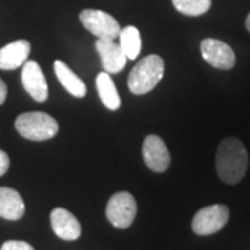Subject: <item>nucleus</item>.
Listing matches in <instances>:
<instances>
[{"label": "nucleus", "mask_w": 250, "mask_h": 250, "mask_svg": "<svg viewBox=\"0 0 250 250\" xmlns=\"http://www.w3.org/2000/svg\"><path fill=\"white\" fill-rule=\"evenodd\" d=\"M249 164V154L245 145L233 138L228 136L221 141L215 154V168L221 181L229 185L241 182Z\"/></svg>", "instance_id": "obj_1"}, {"label": "nucleus", "mask_w": 250, "mask_h": 250, "mask_svg": "<svg viewBox=\"0 0 250 250\" xmlns=\"http://www.w3.org/2000/svg\"><path fill=\"white\" fill-rule=\"evenodd\" d=\"M164 77V60L150 54L139 60L128 77V88L134 95H145L153 90Z\"/></svg>", "instance_id": "obj_2"}, {"label": "nucleus", "mask_w": 250, "mask_h": 250, "mask_svg": "<svg viewBox=\"0 0 250 250\" xmlns=\"http://www.w3.org/2000/svg\"><path fill=\"white\" fill-rule=\"evenodd\" d=\"M16 129L29 141H47L59 132V123L43 111L22 113L16 120Z\"/></svg>", "instance_id": "obj_3"}, {"label": "nucleus", "mask_w": 250, "mask_h": 250, "mask_svg": "<svg viewBox=\"0 0 250 250\" xmlns=\"http://www.w3.org/2000/svg\"><path fill=\"white\" fill-rule=\"evenodd\" d=\"M138 211L135 197L129 192H117L108 200L106 207L107 220L116 228H129Z\"/></svg>", "instance_id": "obj_4"}, {"label": "nucleus", "mask_w": 250, "mask_h": 250, "mask_svg": "<svg viewBox=\"0 0 250 250\" xmlns=\"http://www.w3.org/2000/svg\"><path fill=\"white\" fill-rule=\"evenodd\" d=\"M229 220V208L224 205H213L199 210L192 220V229L196 235L207 236L221 231Z\"/></svg>", "instance_id": "obj_5"}, {"label": "nucleus", "mask_w": 250, "mask_h": 250, "mask_svg": "<svg viewBox=\"0 0 250 250\" xmlns=\"http://www.w3.org/2000/svg\"><path fill=\"white\" fill-rule=\"evenodd\" d=\"M80 21L90 34L98 36L99 39L114 41L121 32L120 24L116 18L102 10H82L80 14Z\"/></svg>", "instance_id": "obj_6"}, {"label": "nucleus", "mask_w": 250, "mask_h": 250, "mask_svg": "<svg viewBox=\"0 0 250 250\" xmlns=\"http://www.w3.org/2000/svg\"><path fill=\"white\" fill-rule=\"evenodd\" d=\"M200 53L206 62L218 70H231L236 64V56L232 47L218 39H203L200 43Z\"/></svg>", "instance_id": "obj_7"}, {"label": "nucleus", "mask_w": 250, "mask_h": 250, "mask_svg": "<svg viewBox=\"0 0 250 250\" xmlns=\"http://www.w3.org/2000/svg\"><path fill=\"white\" fill-rule=\"evenodd\" d=\"M142 156L147 168L154 172H164L170 167L171 156L166 142L157 135H149L142 145Z\"/></svg>", "instance_id": "obj_8"}, {"label": "nucleus", "mask_w": 250, "mask_h": 250, "mask_svg": "<svg viewBox=\"0 0 250 250\" xmlns=\"http://www.w3.org/2000/svg\"><path fill=\"white\" fill-rule=\"evenodd\" d=\"M21 81L22 86L27 90L28 95L31 98L42 103L45 102L49 96V88L46 77L41 65L34 60H27L22 65V72H21Z\"/></svg>", "instance_id": "obj_9"}, {"label": "nucleus", "mask_w": 250, "mask_h": 250, "mask_svg": "<svg viewBox=\"0 0 250 250\" xmlns=\"http://www.w3.org/2000/svg\"><path fill=\"white\" fill-rule=\"evenodd\" d=\"M95 47L98 50L103 70L108 74H118L124 70L128 57L123 52L121 46L111 39H98Z\"/></svg>", "instance_id": "obj_10"}, {"label": "nucleus", "mask_w": 250, "mask_h": 250, "mask_svg": "<svg viewBox=\"0 0 250 250\" xmlns=\"http://www.w3.org/2000/svg\"><path fill=\"white\" fill-rule=\"evenodd\" d=\"M53 232L64 241H77L81 236V224L67 208L56 207L50 214Z\"/></svg>", "instance_id": "obj_11"}, {"label": "nucleus", "mask_w": 250, "mask_h": 250, "mask_svg": "<svg viewBox=\"0 0 250 250\" xmlns=\"http://www.w3.org/2000/svg\"><path fill=\"white\" fill-rule=\"evenodd\" d=\"M31 53V43L25 39H18L0 49V70H17L24 65Z\"/></svg>", "instance_id": "obj_12"}, {"label": "nucleus", "mask_w": 250, "mask_h": 250, "mask_svg": "<svg viewBox=\"0 0 250 250\" xmlns=\"http://www.w3.org/2000/svg\"><path fill=\"white\" fill-rule=\"evenodd\" d=\"M25 213V205L16 189L0 188V217L10 221H17Z\"/></svg>", "instance_id": "obj_13"}, {"label": "nucleus", "mask_w": 250, "mask_h": 250, "mask_svg": "<svg viewBox=\"0 0 250 250\" xmlns=\"http://www.w3.org/2000/svg\"><path fill=\"white\" fill-rule=\"evenodd\" d=\"M53 67L57 80L70 95H72L74 98L86 96V85L65 62L62 60H56Z\"/></svg>", "instance_id": "obj_14"}, {"label": "nucleus", "mask_w": 250, "mask_h": 250, "mask_svg": "<svg viewBox=\"0 0 250 250\" xmlns=\"http://www.w3.org/2000/svg\"><path fill=\"white\" fill-rule=\"evenodd\" d=\"M96 89H98L99 98L104 107H107L111 111H117L121 107V98L118 95L114 81L111 80L110 74L106 71L100 72L96 77Z\"/></svg>", "instance_id": "obj_15"}, {"label": "nucleus", "mask_w": 250, "mask_h": 250, "mask_svg": "<svg viewBox=\"0 0 250 250\" xmlns=\"http://www.w3.org/2000/svg\"><path fill=\"white\" fill-rule=\"evenodd\" d=\"M120 46L123 49L128 60H135L141 53L142 49V39L139 29L134 25H128L120 32Z\"/></svg>", "instance_id": "obj_16"}, {"label": "nucleus", "mask_w": 250, "mask_h": 250, "mask_svg": "<svg viewBox=\"0 0 250 250\" xmlns=\"http://www.w3.org/2000/svg\"><path fill=\"white\" fill-rule=\"evenodd\" d=\"M172 4L181 14L197 17L210 10L211 0H172Z\"/></svg>", "instance_id": "obj_17"}, {"label": "nucleus", "mask_w": 250, "mask_h": 250, "mask_svg": "<svg viewBox=\"0 0 250 250\" xmlns=\"http://www.w3.org/2000/svg\"><path fill=\"white\" fill-rule=\"evenodd\" d=\"M0 250H35L32 245L24 241H7L1 245Z\"/></svg>", "instance_id": "obj_18"}, {"label": "nucleus", "mask_w": 250, "mask_h": 250, "mask_svg": "<svg viewBox=\"0 0 250 250\" xmlns=\"http://www.w3.org/2000/svg\"><path fill=\"white\" fill-rule=\"evenodd\" d=\"M10 167L9 154L4 150H0V177H3Z\"/></svg>", "instance_id": "obj_19"}, {"label": "nucleus", "mask_w": 250, "mask_h": 250, "mask_svg": "<svg viewBox=\"0 0 250 250\" xmlns=\"http://www.w3.org/2000/svg\"><path fill=\"white\" fill-rule=\"evenodd\" d=\"M6 98H7V85L0 78V106L6 102Z\"/></svg>", "instance_id": "obj_20"}, {"label": "nucleus", "mask_w": 250, "mask_h": 250, "mask_svg": "<svg viewBox=\"0 0 250 250\" xmlns=\"http://www.w3.org/2000/svg\"><path fill=\"white\" fill-rule=\"evenodd\" d=\"M245 27H246V29L250 32V13L248 14V17H246V21H245Z\"/></svg>", "instance_id": "obj_21"}]
</instances>
